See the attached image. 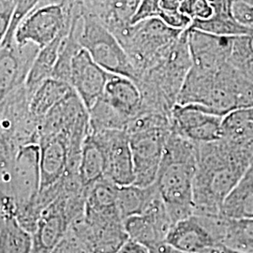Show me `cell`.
<instances>
[{"label":"cell","instance_id":"cell-1","mask_svg":"<svg viewBox=\"0 0 253 253\" xmlns=\"http://www.w3.org/2000/svg\"><path fill=\"white\" fill-rule=\"evenodd\" d=\"M253 157L221 139L198 144V163L193 183V215L220 216L223 201L241 178Z\"/></svg>","mask_w":253,"mask_h":253},{"label":"cell","instance_id":"cell-2","mask_svg":"<svg viewBox=\"0 0 253 253\" xmlns=\"http://www.w3.org/2000/svg\"><path fill=\"white\" fill-rule=\"evenodd\" d=\"M197 163L198 144L171 130L155 184L173 225L193 215V183Z\"/></svg>","mask_w":253,"mask_h":253},{"label":"cell","instance_id":"cell-3","mask_svg":"<svg viewBox=\"0 0 253 253\" xmlns=\"http://www.w3.org/2000/svg\"><path fill=\"white\" fill-rule=\"evenodd\" d=\"M0 165L1 199L12 203L19 223L33 235L41 217L34 207L42 187L40 145L23 146L11 160L0 162Z\"/></svg>","mask_w":253,"mask_h":253},{"label":"cell","instance_id":"cell-4","mask_svg":"<svg viewBox=\"0 0 253 253\" xmlns=\"http://www.w3.org/2000/svg\"><path fill=\"white\" fill-rule=\"evenodd\" d=\"M73 25L82 48L96 63L108 73L136 81L135 69L124 47L111 30L98 19L84 14L81 9L75 11Z\"/></svg>","mask_w":253,"mask_h":253},{"label":"cell","instance_id":"cell-5","mask_svg":"<svg viewBox=\"0 0 253 253\" xmlns=\"http://www.w3.org/2000/svg\"><path fill=\"white\" fill-rule=\"evenodd\" d=\"M184 32L167 26L160 18H152L131 24L116 37L133 65L138 79Z\"/></svg>","mask_w":253,"mask_h":253},{"label":"cell","instance_id":"cell-6","mask_svg":"<svg viewBox=\"0 0 253 253\" xmlns=\"http://www.w3.org/2000/svg\"><path fill=\"white\" fill-rule=\"evenodd\" d=\"M0 157H12L26 145L40 141V121L30 112L26 85L1 98Z\"/></svg>","mask_w":253,"mask_h":253},{"label":"cell","instance_id":"cell-7","mask_svg":"<svg viewBox=\"0 0 253 253\" xmlns=\"http://www.w3.org/2000/svg\"><path fill=\"white\" fill-rule=\"evenodd\" d=\"M170 133L171 126H155L127 133L134 164L133 185L146 188L156 183Z\"/></svg>","mask_w":253,"mask_h":253},{"label":"cell","instance_id":"cell-8","mask_svg":"<svg viewBox=\"0 0 253 253\" xmlns=\"http://www.w3.org/2000/svg\"><path fill=\"white\" fill-rule=\"evenodd\" d=\"M74 13L59 5L38 7L21 22L13 40L18 44L32 43L42 49L70 31Z\"/></svg>","mask_w":253,"mask_h":253},{"label":"cell","instance_id":"cell-9","mask_svg":"<svg viewBox=\"0 0 253 253\" xmlns=\"http://www.w3.org/2000/svg\"><path fill=\"white\" fill-rule=\"evenodd\" d=\"M222 121L198 105L175 104L171 112V130L196 144L223 139Z\"/></svg>","mask_w":253,"mask_h":253},{"label":"cell","instance_id":"cell-10","mask_svg":"<svg viewBox=\"0 0 253 253\" xmlns=\"http://www.w3.org/2000/svg\"><path fill=\"white\" fill-rule=\"evenodd\" d=\"M100 143L105 157V176L119 187L133 185V157L126 130L91 132Z\"/></svg>","mask_w":253,"mask_h":253},{"label":"cell","instance_id":"cell-11","mask_svg":"<svg viewBox=\"0 0 253 253\" xmlns=\"http://www.w3.org/2000/svg\"><path fill=\"white\" fill-rule=\"evenodd\" d=\"M41 48L18 44L14 40L0 45V98L26 85L27 76Z\"/></svg>","mask_w":253,"mask_h":253},{"label":"cell","instance_id":"cell-12","mask_svg":"<svg viewBox=\"0 0 253 253\" xmlns=\"http://www.w3.org/2000/svg\"><path fill=\"white\" fill-rule=\"evenodd\" d=\"M110 74L82 47L73 56L71 85L87 110L102 97Z\"/></svg>","mask_w":253,"mask_h":253},{"label":"cell","instance_id":"cell-13","mask_svg":"<svg viewBox=\"0 0 253 253\" xmlns=\"http://www.w3.org/2000/svg\"><path fill=\"white\" fill-rule=\"evenodd\" d=\"M166 243L186 253H218L219 244L205 218L192 215L176 222L166 237Z\"/></svg>","mask_w":253,"mask_h":253},{"label":"cell","instance_id":"cell-14","mask_svg":"<svg viewBox=\"0 0 253 253\" xmlns=\"http://www.w3.org/2000/svg\"><path fill=\"white\" fill-rule=\"evenodd\" d=\"M186 32L192 66L217 72L228 63L234 38L216 36L193 28Z\"/></svg>","mask_w":253,"mask_h":253},{"label":"cell","instance_id":"cell-15","mask_svg":"<svg viewBox=\"0 0 253 253\" xmlns=\"http://www.w3.org/2000/svg\"><path fill=\"white\" fill-rule=\"evenodd\" d=\"M72 225L59 197L42 211L33 236L32 253H52Z\"/></svg>","mask_w":253,"mask_h":253},{"label":"cell","instance_id":"cell-16","mask_svg":"<svg viewBox=\"0 0 253 253\" xmlns=\"http://www.w3.org/2000/svg\"><path fill=\"white\" fill-rule=\"evenodd\" d=\"M141 0H81L84 14L98 19L115 35L129 27Z\"/></svg>","mask_w":253,"mask_h":253},{"label":"cell","instance_id":"cell-17","mask_svg":"<svg viewBox=\"0 0 253 253\" xmlns=\"http://www.w3.org/2000/svg\"><path fill=\"white\" fill-rule=\"evenodd\" d=\"M127 118L136 117L142 107V94L135 82L125 76L110 74L101 97Z\"/></svg>","mask_w":253,"mask_h":253},{"label":"cell","instance_id":"cell-18","mask_svg":"<svg viewBox=\"0 0 253 253\" xmlns=\"http://www.w3.org/2000/svg\"><path fill=\"white\" fill-rule=\"evenodd\" d=\"M220 216L232 219L253 218V161L223 201Z\"/></svg>","mask_w":253,"mask_h":253},{"label":"cell","instance_id":"cell-19","mask_svg":"<svg viewBox=\"0 0 253 253\" xmlns=\"http://www.w3.org/2000/svg\"><path fill=\"white\" fill-rule=\"evenodd\" d=\"M68 33L57 37L54 42L40 50L26 82V88L29 97H31L44 82L52 78L59 57L62 42Z\"/></svg>","mask_w":253,"mask_h":253},{"label":"cell","instance_id":"cell-20","mask_svg":"<svg viewBox=\"0 0 253 253\" xmlns=\"http://www.w3.org/2000/svg\"><path fill=\"white\" fill-rule=\"evenodd\" d=\"M73 90V86L66 82L54 78L48 79L30 97L32 116L41 123L42 119Z\"/></svg>","mask_w":253,"mask_h":253},{"label":"cell","instance_id":"cell-21","mask_svg":"<svg viewBox=\"0 0 253 253\" xmlns=\"http://www.w3.org/2000/svg\"><path fill=\"white\" fill-rule=\"evenodd\" d=\"M79 176L82 184L86 190L105 176L104 152L100 143L90 132L82 147Z\"/></svg>","mask_w":253,"mask_h":253},{"label":"cell","instance_id":"cell-22","mask_svg":"<svg viewBox=\"0 0 253 253\" xmlns=\"http://www.w3.org/2000/svg\"><path fill=\"white\" fill-rule=\"evenodd\" d=\"M0 253H32L33 236L11 213L0 212Z\"/></svg>","mask_w":253,"mask_h":253},{"label":"cell","instance_id":"cell-23","mask_svg":"<svg viewBox=\"0 0 253 253\" xmlns=\"http://www.w3.org/2000/svg\"><path fill=\"white\" fill-rule=\"evenodd\" d=\"M218 240L227 248L253 253V218L232 219L220 216Z\"/></svg>","mask_w":253,"mask_h":253},{"label":"cell","instance_id":"cell-24","mask_svg":"<svg viewBox=\"0 0 253 253\" xmlns=\"http://www.w3.org/2000/svg\"><path fill=\"white\" fill-rule=\"evenodd\" d=\"M128 238L151 249L166 241V232L153 218L145 215L126 217L124 220Z\"/></svg>","mask_w":253,"mask_h":253},{"label":"cell","instance_id":"cell-25","mask_svg":"<svg viewBox=\"0 0 253 253\" xmlns=\"http://www.w3.org/2000/svg\"><path fill=\"white\" fill-rule=\"evenodd\" d=\"M88 114L91 132L104 130H126L130 120L120 114L102 98H100L90 109H88Z\"/></svg>","mask_w":253,"mask_h":253},{"label":"cell","instance_id":"cell-26","mask_svg":"<svg viewBox=\"0 0 253 253\" xmlns=\"http://www.w3.org/2000/svg\"><path fill=\"white\" fill-rule=\"evenodd\" d=\"M190 28L225 38H235L253 34V29L240 25L233 14L214 13V15L208 20L193 21Z\"/></svg>","mask_w":253,"mask_h":253},{"label":"cell","instance_id":"cell-27","mask_svg":"<svg viewBox=\"0 0 253 253\" xmlns=\"http://www.w3.org/2000/svg\"><path fill=\"white\" fill-rule=\"evenodd\" d=\"M119 188L106 176L97 181L87 189L85 210L93 212L117 210Z\"/></svg>","mask_w":253,"mask_h":253},{"label":"cell","instance_id":"cell-28","mask_svg":"<svg viewBox=\"0 0 253 253\" xmlns=\"http://www.w3.org/2000/svg\"><path fill=\"white\" fill-rule=\"evenodd\" d=\"M154 189L155 184L146 188L135 185L119 188L118 207L124 220L126 217L143 214Z\"/></svg>","mask_w":253,"mask_h":253},{"label":"cell","instance_id":"cell-29","mask_svg":"<svg viewBox=\"0 0 253 253\" xmlns=\"http://www.w3.org/2000/svg\"><path fill=\"white\" fill-rule=\"evenodd\" d=\"M41 0H17V4L13 12V16L11 19L9 30L6 35L1 40V43H7L13 41L14 33L17 29L19 25L24 19L29 15L37 7L40 5Z\"/></svg>","mask_w":253,"mask_h":253},{"label":"cell","instance_id":"cell-30","mask_svg":"<svg viewBox=\"0 0 253 253\" xmlns=\"http://www.w3.org/2000/svg\"><path fill=\"white\" fill-rule=\"evenodd\" d=\"M179 10L190 17L192 22L208 20L214 15L213 5L208 0H185Z\"/></svg>","mask_w":253,"mask_h":253},{"label":"cell","instance_id":"cell-31","mask_svg":"<svg viewBox=\"0 0 253 253\" xmlns=\"http://www.w3.org/2000/svg\"><path fill=\"white\" fill-rule=\"evenodd\" d=\"M52 253H94L80 235L70 227L62 241L57 245Z\"/></svg>","mask_w":253,"mask_h":253},{"label":"cell","instance_id":"cell-32","mask_svg":"<svg viewBox=\"0 0 253 253\" xmlns=\"http://www.w3.org/2000/svg\"><path fill=\"white\" fill-rule=\"evenodd\" d=\"M162 10L161 0H141L132 20V24L148 19L159 18Z\"/></svg>","mask_w":253,"mask_h":253},{"label":"cell","instance_id":"cell-33","mask_svg":"<svg viewBox=\"0 0 253 253\" xmlns=\"http://www.w3.org/2000/svg\"><path fill=\"white\" fill-rule=\"evenodd\" d=\"M233 16L242 26L253 30V6L235 0L233 5Z\"/></svg>","mask_w":253,"mask_h":253},{"label":"cell","instance_id":"cell-34","mask_svg":"<svg viewBox=\"0 0 253 253\" xmlns=\"http://www.w3.org/2000/svg\"><path fill=\"white\" fill-rule=\"evenodd\" d=\"M17 0H0V41L9 30Z\"/></svg>","mask_w":253,"mask_h":253},{"label":"cell","instance_id":"cell-35","mask_svg":"<svg viewBox=\"0 0 253 253\" xmlns=\"http://www.w3.org/2000/svg\"><path fill=\"white\" fill-rule=\"evenodd\" d=\"M79 4H80V0H41L40 5L38 7L45 6V5H59V6H62L67 11L73 14Z\"/></svg>","mask_w":253,"mask_h":253},{"label":"cell","instance_id":"cell-36","mask_svg":"<svg viewBox=\"0 0 253 253\" xmlns=\"http://www.w3.org/2000/svg\"><path fill=\"white\" fill-rule=\"evenodd\" d=\"M117 253H150V251L144 245L128 238Z\"/></svg>","mask_w":253,"mask_h":253},{"label":"cell","instance_id":"cell-37","mask_svg":"<svg viewBox=\"0 0 253 253\" xmlns=\"http://www.w3.org/2000/svg\"><path fill=\"white\" fill-rule=\"evenodd\" d=\"M149 251H150V253H186L173 248L171 245H169L166 242L157 245L153 248L149 249Z\"/></svg>","mask_w":253,"mask_h":253},{"label":"cell","instance_id":"cell-38","mask_svg":"<svg viewBox=\"0 0 253 253\" xmlns=\"http://www.w3.org/2000/svg\"><path fill=\"white\" fill-rule=\"evenodd\" d=\"M218 253H242V252H239V251H236V250H233V249H230V248H227L225 246H222L220 249H219V252Z\"/></svg>","mask_w":253,"mask_h":253},{"label":"cell","instance_id":"cell-39","mask_svg":"<svg viewBox=\"0 0 253 253\" xmlns=\"http://www.w3.org/2000/svg\"><path fill=\"white\" fill-rule=\"evenodd\" d=\"M238 1H241V2H244L247 4H250V5H253V0H238Z\"/></svg>","mask_w":253,"mask_h":253},{"label":"cell","instance_id":"cell-40","mask_svg":"<svg viewBox=\"0 0 253 253\" xmlns=\"http://www.w3.org/2000/svg\"><path fill=\"white\" fill-rule=\"evenodd\" d=\"M208 1H209V2L211 3V4H214V3H216V2H217L218 0H208Z\"/></svg>","mask_w":253,"mask_h":253},{"label":"cell","instance_id":"cell-41","mask_svg":"<svg viewBox=\"0 0 253 253\" xmlns=\"http://www.w3.org/2000/svg\"><path fill=\"white\" fill-rule=\"evenodd\" d=\"M231 1H233V2H235V0H231Z\"/></svg>","mask_w":253,"mask_h":253},{"label":"cell","instance_id":"cell-42","mask_svg":"<svg viewBox=\"0 0 253 253\" xmlns=\"http://www.w3.org/2000/svg\"><path fill=\"white\" fill-rule=\"evenodd\" d=\"M80 1H81V0H80Z\"/></svg>","mask_w":253,"mask_h":253}]
</instances>
